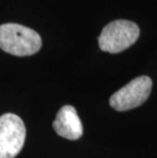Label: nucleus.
<instances>
[{"mask_svg": "<svg viewBox=\"0 0 157 158\" xmlns=\"http://www.w3.org/2000/svg\"><path fill=\"white\" fill-rule=\"evenodd\" d=\"M42 39L34 30L19 23L0 26V48L15 56H29L41 49Z\"/></svg>", "mask_w": 157, "mask_h": 158, "instance_id": "f257e3e1", "label": "nucleus"}, {"mask_svg": "<svg viewBox=\"0 0 157 158\" xmlns=\"http://www.w3.org/2000/svg\"><path fill=\"white\" fill-rule=\"evenodd\" d=\"M139 36L140 29L137 23L126 19H118L103 28L98 43L102 51L119 53L131 47Z\"/></svg>", "mask_w": 157, "mask_h": 158, "instance_id": "f03ea898", "label": "nucleus"}, {"mask_svg": "<svg viewBox=\"0 0 157 158\" xmlns=\"http://www.w3.org/2000/svg\"><path fill=\"white\" fill-rule=\"evenodd\" d=\"M26 140V127L13 113L0 116V158H14L21 152Z\"/></svg>", "mask_w": 157, "mask_h": 158, "instance_id": "7ed1b4c3", "label": "nucleus"}, {"mask_svg": "<svg viewBox=\"0 0 157 158\" xmlns=\"http://www.w3.org/2000/svg\"><path fill=\"white\" fill-rule=\"evenodd\" d=\"M151 89L152 81L149 77H138L110 97V106L118 111L136 108L148 99Z\"/></svg>", "mask_w": 157, "mask_h": 158, "instance_id": "20e7f679", "label": "nucleus"}, {"mask_svg": "<svg viewBox=\"0 0 157 158\" xmlns=\"http://www.w3.org/2000/svg\"><path fill=\"white\" fill-rule=\"evenodd\" d=\"M52 126L59 136L68 140H78L83 135L81 119L76 108L71 105L61 107Z\"/></svg>", "mask_w": 157, "mask_h": 158, "instance_id": "39448f33", "label": "nucleus"}]
</instances>
